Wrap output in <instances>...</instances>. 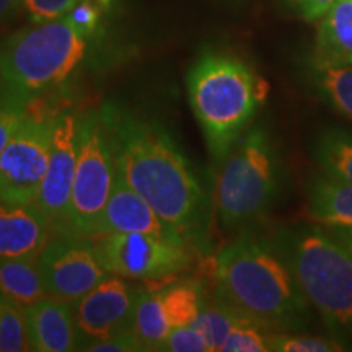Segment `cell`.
I'll list each match as a JSON object with an SVG mask.
<instances>
[{"label":"cell","instance_id":"1","mask_svg":"<svg viewBox=\"0 0 352 352\" xmlns=\"http://www.w3.org/2000/svg\"><path fill=\"white\" fill-rule=\"evenodd\" d=\"M100 114L122 178L192 248H202L208 197L173 138L158 122L116 104Z\"/></svg>","mask_w":352,"mask_h":352},{"label":"cell","instance_id":"2","mask_svg":"<svg viewBox=\"0 0 352 352\" xmlns=\"http://www.w3.org/2000/svg\"><path fill=\"white\" fill-rule=\"evenodd\" d=\"M215 296L270 333H296L310 303L274 240L241 232L214 263Z\"/></svg>","mask_w":352,"mask_h":352},{"label":"cell","instance_id":"3","mask_svg":"<svg viewBox=\"0 0 352 352\" xmlns=\"http://www.w3.org/2000/svg\"><path fill=\"white\" fill-rule=\"evenodd\" d=\"M186 85L189 104L219 165L252 124L267 83L240 57L206 50L189 67Z\"/></svg>","mask_w":352,"mask_h":352},{"label":"cell","instance_id":"4","mask_svg":"<svg viewBox=\"0 0 352 352\" xmlns=\"http://www.w3.org/2000/svg\"><path fill=\"white\" fill-rule=\"evenodd\" d=\"M274 243L333 338L352 341V256L323 227L279 228Z\"/></svg>","mask_w":352,"mask_h":352},{"label":"cell","instance_id":"5","mask_svg":"<svg viewBox=\"0 0 352 352\" xmlns=\"http://www.w3.org/2000/svg\"><path fill=\"white\" fill-rule=\"evenodd\" d=\"M94 38L67 16L32 23L0 43V78L13 95L33 101L60 87L80 67Z\"/></svg>","mask_w":352,"mask_h":352},{"label":"cell","instance_id":"6","mask_svg":"<svg viewBox=\"0 0 352 352\" xmlns=\"http://www.w3.org/2000/svg\"><path fill=\"white\" fill-rule=\"evenodd\" d=\"M219 166L215 210L223 228H241L267 212L283 179V165L270 132L253 126Z\"/></svg>","mask_w":352,"mask_h":352},{"label":"cell","instance_id":"7","mask_svg":"<svg viewBox=\"0 0 352 352\" xmlns=\"http://www.w3.org/2000/svg\"><path fill=\"white\" fill-rule=\"evenodd\" d=\"M116 160L101 114H87L78 124L76 178L69 210L67 235L94 239L101 214L111 196Z\"/></svg>","mask_w":352,"mask_h":352},{"label":"cell","instance_id":"8","mask_svg":"<svg viewBox=\"0 0 352 352\" xmlns=\"http://www.w3.org/2000/svg\"><path fill=\"white\" fill-rule=\"evenodd\" d=\"M96 253L109 274L122 279L158 280L191 267L192 246L148 233H108L95 239Z\"/></svg>","mask_w":352,"mask_h":352},{"label":"cell","instance_id":"9","mask_svg":"<svg viewBox=\"0 0 352 352\" xmlns=\"http://www.w3.org/2000/svg\"><path fill=\"white\" fill-rule=\"evenodd\" d=\"M56 116L33 113L16 126L0 153V199L13 204H34L46 176Z\"/></svg>","mask_w":352,"mask_h":352},{"label":"cell","instance_id":"10","mask_svg":"<svg viewBox=\"0 0 352 352\" xmlns=\"http://www.w3.org/2000/svg\"><path fill=\"white\" fill-rule=\"evenodd\" d=\"M36 264L47 296L70 303L109 276L91 239L67 233H56V239H50Z\"/></svg>","mask_w":352,"mask_h":352},{"label":"cell","instance_id":"11","mask_svg":"<svg viewBox=\"0 0 352 352\" xmlns=\"http://www.w3.org/2000/svg\"><path fill=\"white\" fill-rule=\"evenodd\" d=\"M139 289L109 274L85 296L72 302L78 331V351L134 329Z\"/></svg>","mask_w":352,"mask_h":352},{"label":"cell","instance_id":"12","mask_svg":"<svg viewBox=\"0 0 352 352\" xmlns=\"http://www.w3.org/2000/svg\"><path fill=\"white\" fill-rule=\"evenodd\" d=\"M78 124L80 120L74 113L56 116L50 164L34 202L44 217L50 220L54 233L69 232L70 197L78 152Z\"/></svg>","mask_w":352,"mask_h":352},{"label":"cell","instance_id":"13","mask_svg":"<svg viewBox=\"0 0 352 352\" xmlns=\"http://www.w3.org/2000/svg\"><path fill=\"white\" fill-rule=\"evenodd\" d=\"M108 233H148V235H158L164 239L186 241L151 208V204L142 196H139L127 184L118 168L111 196L101 214L91 240L108 235Z\"/></svg>","mask_w":352,"mask_h":352},{"label":"cell","instance_id":"14","mask_svg":"<svg viewBox=\"0 0 352 352\" xmlns=\"http://www.w3.org/2000/svg\"><path fill=\"white\" fill-rule=\"evenodd\" d=\"M51 232L50 220L36 204L0 199V259L38 258Z\"/></svg>","mask_w":352,"mask_h":352},{"label":"cell","instance_id":"15","mask_svg":"<svg viewBox=\"0 0 352 352\" xmlns=\"http://www.w3.org/2000/svg\"><path fill=\"white\" fill-rule=\"evenodd\" d=\"M25 311L32 351H78V331L72 303L47 296L25 307Z\"/></svg>","mask_w":352,"mask_h":352},{"label":"cell","instance_id":"16","mask_svg":"<svg viewBox=\"0 0 352 352\" xmlns=\"http://www.w3.org/2000/svg\"><path fill=\"white\" fill-rule=\"evenodd\" d=\"M311 63L352 65V0H336L318 21Z\"/></svg>","mask_w":352,"mask_h":352},{"label":"cell","instance_id":"17","mask_svg":"<svg viewBox=\"0 0 352 352\" xmlns=\"http://www.w3.org/2000/svg\"><path fill=\"white\" fill-rule=\"evenodd\" d=\"M307 212L323 227L352 228V186L327 173H316L307 188Z\"/></svg>","mask_w":352,"mask_h":352},{"label":"cell","instance_id":"18","mask_svg":"<svg viewBox=\"0 0 352 352\" xmlns=\"http://www.w3.org/2000/svg\"><path fill=\"white\" fill-rule=\"evenodd\" d=\"M204 285L196 279H182L157 290L162 315L171 331L191 327L204 305Z\"/></svg>","mask_w":352,"mask_h":352},{"label":"cell","instance_id":"19","mask_svg":"<svg viewBox=\"0 0 352 352\" xmlns=\"http://www.w3.org/2000/svg\"><path fill=\"white\" fill-rule=\"evenodd\" d=\"M0 294L21 307L47 297L36 258L0 259Z\"/></svg>","mask_w":352,"mask_h":352},{"label":"cell","instance_id":"20","mask_svg":"<svg viewBox=\"0 0 352 352\" xmlns=\"http://www.w3.org/2000/svg\"><path fill=\"white\" fill-rule=\"evenodd\" d=\"M308 82L320 98L352 121V65L308 63Z\"/></svg>","mask_w":352,"mask_h":352},{"label":"cell","instance_id":"21","mask_svg":"<svg viewBox=\"0 0 352 352\" xmlns=\"http://www.w3.org/2000/svg\"><path fill=\"white\" fill-rule=\"evenodd\" d=\"M311 153L323 173L352 186V134L344 129H324L315 139Z\"/></svg>","mask_w":352,"mask_h":352},{"label":"cell","instance_id":"22","mask_svg":"<svg viewBox=\"0 0 352 352\" xmlns=\"http://www.w3.org/2000/svg\"><path fill=\"white\" fill-rule=\"evenodd\" d=\"M252 321L239 314L235 308H232L222 298L215 296L212 300H204L201 308V314L197 316L192 327L199 329L202 336L206 338L210 346V351H220L227 336L241 323Z\"/></svg>","mask_w":352,"mask_h":352},{"label":"cell","instance_id":"23","mask_svg":"<svg viewBox=\"0 0 352 352\" xmlns=\"http://www.w3.org/2000/svg\"><path fill=\"white\" fill-rule=\"evenodd\" d=\"M32 351L25 307L0 294V352Z\"/></svg>","mask_w":352,"mask_h":352},{"label":"cell","instance_id":"24","mask_svg":"<svg viewBox=\"0 0 352 352\" xmlns=\"http://www.w3.org/2000/svg\"><path fill=\"white\" fill-rule=\"evenodd\" d=\"M349 347L336 338H320L310 334L271 333V351L277 352H336Z\"/></svg>","mask_w":352,"mask_h":352},{"label":"cell","instance_id":"25","mask_svg":"<svg viewBox=\"0 0 352 352\" xmlns=\"http://www.w3.org/2000/svg\"><path fill=\"white\" fill-rule=\"evenodd\" d=\"M222 352H266L271 351V333L267 329L246 321L232 329L226 342L220 347Z\"/></svg>","mask_w":352,"mask_h":352},{"label":"cell","instance_id":"26","mask_svg":"<svg viewBox=\"0 0 352 352\" xmlns=\"http://www.w3.org/2000/svg\"><path fill=\"white\" fill-rule=\"evenodd\" d=\"M28 103L30 101L10 94L3 87V91L0 94V153L6 148L16 126L23 120L26 109H28Z\"/></svg>","mask_w":352,"mask_h":352},{"label":"cell","instance_id":"27","mask_svg":"<svg viewBox=\"0 0 352 352\" xmlns=\"http://www.w3.org/2000/svg\"><path fill=\"white\" fill-rule=\"evenodd\" d=\"M160 351L166 352H210L208 340L195 327L176 328L162 344Z\"/></svg>","mask_w":352,"mask_h":352},{"label":"cell","instance_id":"28","mask_svg":"<svg viewBox=\"0 0 352 352\" xmlns=\"http://www.w3.org/2000/svg\"><path fill=\"white\" fill-rule=\"evenodd\" d=\"M80 0H25V12L32 23H41L64 16Z\"/></svg>","mask_w":352,"mask_h":352},{"label":"cell","instance_id":"29","mask_svg":"<svg viewBox=\"0 0 352 352\" xmlns=\"http://www.w3.org/2000/svg\"><path fill=\"white\" fill-rule=\"evenodd\" d=\"M284 2L297 16L314 23L327 15L336 0H284Z\"/></svg>","mask_w":352,"mask_h":352},{"label":"cell","instance_id":"30","mask_svg":"<svg viewBox=\"0 0 352 352\" xmlns=\"http://www.w3.org/2000/svg\"><path fill=\"white\" fill-rule=\"evenodd\" d=\"M85 351L88 352H138L144 351L142 346L135 336L134 331H127L124 334H118V336L109 338V340L94 342V344L87 346Z\"/></svg>","mask_w":352,"mask_h":352},{"label":"cell","instance_id":"31","mask_svg":"<svg viewBox=\"0 0 352 352\" xmlns=\"http://www.w3.org/2000/svg\"><path fill=\"white\" fill-rule=\"evenodd\" d=\"M25 10V0H0V25Z\"/></svg>","mask_w":352,"mask_h":352},{"label":"cell","instance_id":"32","mask_svg":"<svg viewBox=\"0 0 352 352\" xmlns=\"http://www.w3.org/2000/svg\"><path fill=\"white\" fill-rule=\"evenodd\" d=\"M320 226V223H318ZM323 227V226H321ZM329 235L333 236L334 240L340 241V243L344 246L347 252L351 253L352 256V228L349 227H340V226H331V227H323Z\"/></svg>","mask_w":352,"mask_h":352},{"label":"cell","instance_id":"33","mask_svg":"<svg viewBox=\"0 0 352 352\" xmlns=\"http://www.w3.org/2000/svg\"><path fill=\"white\" fill-rule=\"evenodd\" d=\"M3 91V83H2V78H0V94Z\"/></svg>","mask_w":352,"mask_h":352}]
</instances>
